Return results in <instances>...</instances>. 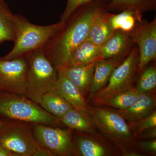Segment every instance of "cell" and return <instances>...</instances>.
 Here are the masks:
<instances>
[{
	"label": "cell",
	"mask_w": 156,
	"mask_h": 156,
	"mask_svg": "<svg viewBox=\"0 0 156 156\" xmlns=\"http://www.w3.org/2000/svg\"><path fill=\"white\" fill-rule=\"evenodd\" d=\"M95 62L85 65L64 68L62 70L73 83L75 84L82 95H85L89 89L94 73ZM57 70V71H58Z\"/></svg>",
	"instance_id": "ac0fdd59"
},
{
	"label": "cell",
	"mask_w": 156,
	"mask_h": 156,
	"mask_svg": "<svg viewBox=\"0 0 156 156\" xmlns=\"http://www.w3.org/2000/svg\"><path fill=\"white\" fill-rule=\"evenodd\" d=\"M87 112L95 128L116 144L126 155L132 144L134 134L126 119L115 111L87 107Z\"/></svg>",
	"instance_id": "5b68a950"
},
{
	"label": "cell",
	"mask_w": 156,
	"mask_h": 156,
	"mask_svg": "<svg viewBox=\"0 0 156 156\" xmlns=\"http://www.w3.org/2000/svg\"><path fill=\"white\" fill-rule=\"evenodd\" d=\"M112 0H67L66 9L60 17V21L62 22H65L69 17L76 10L84 5L95 1L103 2L108 4Z\"/></svg>",
	"instance_id": "4316f807"
},
{
	"label": "cell",
	"mask_w": 156,
	"mask_h": 156,
	"mask_svg": "<svg viewBox=\"0 0 156 156\" xmlns=\"http://www.w3.org/2000/svg\"><path fill=\"white\" fill-rule=\"evenodd\" d=\"M56 156L51 151L49 150L39 144L37 149L33 156Z\"/></svg>",
	"instance_id": "f1b7e54d"
},
{
	"label": "cell",
	"mask_w": 156,
	"mask_h": 156,
	"mask_svg": "<svg viewBox=\"0 0 156 156\" xmlns=\"http://www.w3.org/2000/svg\"><path fill=\"white\" fill-rule=\"evenodd\" d=\"M139 147L142 150L147 153L156 155V139H151L140 143Z\"/></svg>",
	"instance_id": "83f0119b"
},
{
	"label": "cell",
	"mask_w": 156,
	"mask_h": 156,
	"mask_svg": "<svg viewBox=\"0 0 156 156\" xmlns=\"http://www.w3.org/2000/svg\"><path fill=\"white\" fill-rule=\"evenodd\" d=\"M142 14L131 10H126L117 14L111 13L109 22L114 32L120 30L129 34L142 22Z\"/></svg>",
	"instance_id": "ffe728a7"
},
{
	"label": "cell",
	"mask_w": 156,
	"mask_h": 156,
	"mask_svg": "<svg viewBox=\"0 0 156 156\" xmlns=\"http://www.w3.org/2000/svg\"><path fill=\"white\" fill-rule=\"evenodd\" d=\"M27 58V85L25 96L40 104L43 95L54 90L58 73L43 48L26 54Z\"/></svg>",
	"instance_id": "7a4b0ae2"
},
{
	"label": "cell",
	"mask_w": 156,
	"mask_h": 156,
	"mask_svg": "<svg viewBox=\"0 0 156 156\" xmlns=\"http://www.w3.org/2000/svg\"><path fill=\"white\" fill-rule=\"evenodd\" d=\"M156 87V68L155 66H151L142 72L136 89L140 94L151 92Z\"/></svg>",
	"instance_id": "d4e9b609"
},
{
	"label": "cell",
	"mask_w": 156,
	"mask_h": 156,
	"mask_svg": "<svg viewBox=\"0 0 156 156\" xmlns=\"http://www.w3.org/2000/svg\"><path fill=\"white\" fill-rule=\"evenodd\" d=\"M106 3L95 1L76 10L43 48L57 70L66 65L76 48L87 40L93 19Z\"/></svg>",
	"instance_id": "6da1fadb"
},
{
	"label": "cell",
	"mask_w": 156,
	"mask_h": 156,
	"mask_svg": "<svg viewBox=\"0 0 156 156\" xmlns=\"http://www.w3.org/2000/svg\"><path fill=\"white\" fill-rule=\"evenodd\" d=\"M16 37L11 52L3 58L10 59L43 48L62 27L65 22L48 26H39L31 23L20 14L15 15Z\"/></svg>",
	"instance_id": "3957f363"
},
{
	"label": "cell",
	"mask_w": 156,
	"mask_h": 156,
	"mask_svg": "<svg viewBox=\"0 0 156 156\" xmlns=\"http://www.w3.org/2000/svg\"><path fill=\"white\" fill-rule=\"evenodd\" d=\"M27 68L26 54L10 59L0 58V91L25 95Z\"/></svg>",
	"instance_id": "ba28073f"
},
{
	"label": "cell",
	"mask_w": 156,
	"mask_h": 156,
	"mask_svg": "<svg viewBox=\"0 0 156 156\" xmlns=\"http://www.w3.org/2000/svg\"><path fill=\"white\" fill-rule=\"evenodd\" d=\"M106 5L102 7L95 15L87 39L99 47L105 43L114 33L109 22L111 13L106 10Z\"/></svg>",
	"instance_id": "9a60e30c"
},
{
	"label": "cell",
	"mask_w": 156,
	"mask_h": 156,
	"mask_svg": "<svg viewBox=\"0 0 156 156\" xmlns=\"http://www.w3.org/2000/svg\"><path fill=\"white\" fill-rule=\"evenodd\" d=\"M73 144V154L76 156H106L111 154L106 146L83 134H76Z\"/></svg>",
	"instance_id": "2e32d148"
},
{
	"label": "cell",
	"mask_w": 156,
	"mask_h": 156,
	"mask_svg": "<svg viewBox=\"0 0 156 156\" xmlns=\"http://www.w3.org/2000/svg\"><path fill=\"white\" fill-rule=\"evenodd\" d=\"M32 129L38 143L56 156L73 154L71 129L52 128L41 124H33Z\"/></svg>",
	"instance_id": "9c48e42d"
},
{
	"label": "cell",
	"mask_w": 156,
	"mask_h": 156,
	"mask_svg": "<svg viewBox=\"0 0 156 156\" xmlns=\"http://www.w3.org/2000/svg\"><path fill=\"white\" fill-rule=\"evenodd\" d=\"M100 52V47L89 40H86L73 52L68 62L62 68L85 65L96 62L101 59Z\"/></svg>",
	"instance_id": "e0dca14e"
},
{
	"label": "cell",
	"mask_w": 156,
	"mask_h": 156,
	"mask_svg": "<svg viewBox=\"0 0 156 156\" xmlns=\"http://www.w3.org/2000/svg\"><path fill=\"white\" fill-rule=\"evenodd\" d=\"M105 9L109 12L131 10L143 14L144 12L155 11L156 0H112L106 4Z\"/></svg>",
	"instance_id": "7402d4cb"
},
{
	"label": "cell",
	"mask_w": 156,
	"mask_h": 156,
	"mask_svg": "<svg viewBox=\"0 0 156 156\" xmlns=\"http://www.w3.org/2000/svg\"><path fill=\"white\" fill-rule=\"evenodd\" d=\"M139 50V58L137 74L149 62L156 58V19L150 22L143 21L129 33Z\"/></svg>",
	"instance_id": "30bf717a"
},
{
	"label": "cell",
	"mask_w": 156,
	"mask_h": 156,
	"mask_svg": "<svg viewBox=\"0 0 156 156\" xmlns=\"http://www.w3.org/2000/svg\"><path fill=\"white\" fill-rule=\"evenodd\" d=\"M156 96L151 92L140 93L136 101L125 110L115 111L126 120L137 122L150 114L155 108Z\"/></svg>",
	"instance_id": "7c38bea8"
},
{
	"label": "cell",
	"mask_w": 156,
	"mask_h": 156,
	"mask_svg": "<svg viewBox=\"0 0 156 156\" xmlns=\"http://www.w3.org/2000/svg\"><path fill=\"white\" fill-rule=\"evenodd\" d=\"M141 134V136H139L142 138H147V139H154L156 136V127L149 128L145 131H143L139 134Z\"/></svg>",
	"instance_id": "f546056e"
},
{
	"label": "cell",
	"mask_w": 156,
	"mask_h": 156,
	"mask_svg": "<svg viewBox=\"0 0 156 156\" xmlns=\"http://www.w3.org/2000/svg\"><path fill=\"white\" fill-rule=\"evenodd\" d=\"M0 156H17L14 153L0 144Z\"/></svg>",
	"instance_id": "4dcf8cb0"
},
{
	"label": "cell",
	"mask_w": 156,
	"mask_h": 156,
	"mask_svg": "<svg viewBox=\"0 0 156 156\" xmlns=\"http://www.w3.org/2000/svg\"><path fill=\"white\" fill-rule=\"evenodd\" d=\"M0 144L17 156H33L39 146L28 123L14 120L0 129Z\"/></svg>",
	"instance_id": "8992f818"
},
{
	"label": "cell",
	"mask_w": 156,
	"mask_h": 156,
	"mask_svg": "<svg viewBox=\"0 0 156 156\" xmlns=\"http://www.w3.org/2000/svg\"><path fill=\"white\" fill-rule=\"evenodd\" d=\"M58 119L62 124L71 130L91 135L96 134L95 126L87 112L72 108Z\"/></svg>",
	"instance_id": "d6986e66"
},
{
	"label": "cell",
	"mask_w": 156,
	"mask_h": 156,
	"mask_svg": "<svg viewBox=\"0 0 156 156\" xmlns=\"http://www.w3.org/2000/svg\"><path fill=\"white\" fill-rule=\"evenodd\" d=\"M57 71L58 79L54 90L67 101L74 108L79 111L87 112L88 105L85 98L82 95L78 87L62 71Z\"/></svg>",
	"instance_id": "4fadbf2b"
},
{
	"label": "cell",
	"mask_w": 156,
	"mask_h": 156,
	"mask_svg": "<svg viewBox=\"0 0 156 156\" xmlns=\"http://www.w3.org/2000/svg\"><path fill=\"white\" fill-rule=\"evenodd\" d=\"M4 122H4V121L1 119V117H0V129H1V128L2 127L3 125H4Z\"/></svg>",
	"instance_id": "1f68e13d"
},
{
	"label": "cell",
	"mask_w": 156,
	"mask_h": 156,
	"mask_svg": "<svg viewBox=\"0 0 156 156\" xmlns=\"http://www.w3.org/2000/svg\"><path fill=\"white\" fill-rule=\"evenodd\" d=\"M134 43L129 34L123 31H115L112 36L100 47V59L127 57Z\"/></svg>",
	"instance_id": "8fae6325"
},
{
	"label": "cell",
	"mask_w": 156,
	"mask_h": 156,
	"mask_svg": "<svg viewBox=\"0 0 156 156\" xmlns=\"http://www.w3.org/2000/svg\"><path fill=\"white\" fill-rule=\"evenodd\" d=\"M127 57L106 58L95 62L93 77L89 87V92L95 94L103 89L114 70Z\"/></svg>",
	"instance_id": "5bb4252c"
},
{
	"label": "cell",
	"mask_w": 156,
	"mask_h": 156,
	"mask_svg": "<svg viewBox=\"0 0 156 156\" xmlns=\"http://www.w3.org/2000/svg\"><path fill=\"white\" fill-rule=\"evenodd\" d=\"M39 105L45 111L58 119L73 108L54 89L44 94Z\"/></svg>",
	"instance_id": "44dd1931"
},
{
	"label": "cell",
	"mask_w": 156,
	"mask_h": 156,
	"mask_svg": "<svg viewBox=\"0 0 156 156\" xmlns=\"http://www.w3.org/2000/svg\"><path fill=\"white\" fill-rule=\"evenodd\" d=\"M16 37L15 15L8 4L0 0V44L7 41L14 42Z\"/></svg>",
	"instance_id": "603a6c76"
},
{
	"label": "cell",
	"mask_w": 156,
	"mask_h": 156,
	"mask_svg": "<svg viewBox=\"0 0 156 156\" xmlns=\"http://www.w3.org/2000/svg\"><path fill=\"white\" fill-rule=\"evenodd\" d=\"M129 126L135 136L143 131L156 127V110H154L150 114L139 122L131 123Z\"/></svg>",
	"instance_id": "484cf974"
},
{
	"label": "cell",
	"mask_w": 156,
	"mask_h": 156,
	"mask_svg": "<svg viewBox=\"0 0 156 156\" xmlns=\"http://www.w3.org/2000/svg\"><path fill=\"white\" fill-rule=\"evenodd\" d=\"M0 116L32 124L60 127L59 119L25 95L0 91Z\"/></svg>",
	"instance_id": "277c9868"
},
{
	"label": "cell",
	"mask_w": 156,
	"mask_h": 156,
	"mask_svg": "<svg viewBox=\"0 0 156 156\" xmlns=\"http://www.w3.org/2000/svg\"><path fill=\"white\" fill-rule=\"evenodd\" d=\"M139 95L136 89L132 88L112 96L101 105L118 110H125L131 106L136 101Z\"/></svg>",
	"instance_id": "cb8c5ba5"
},
{
	"label": "cell",
	"mask_w": 156,
	"mask_h": 156,
	"mask_svg": "<svg viewBox=\"0 0 156 156\" xmlns=\"http://www.w3.org/2000/svg\"><path fill=\"white\" fill-rule=\"evenodd\" d=\"M139 53L137 47L132 48L125 60L114 71L108 85L95 93L94 100L98 104L118 93L133 88L137 75Z\"/></svg>",
	"instance_id": "52a82bcc"
}]
</instances>
